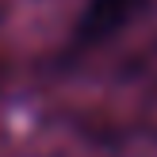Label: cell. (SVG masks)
Here are the masks:
<instances>
[{
	"label": "cell",
	"instance_id": "obj_1",
	"mask_svg": "<svg viewBox=\"0 0 157 157\" xmlns=\"http://www.w3.org/2000/svg\"><path fill=\"white\" fill-rule=\"evenodd\" d=\"M146 0H92L88 12H84L81 19V31H77V42L88 46V42H100V38H107L111 31H119L123 23L130 19V15L142 8Z\"/></svg>",
	"mask_w": 157,
	"mask_h": 157
}]
</instances>
